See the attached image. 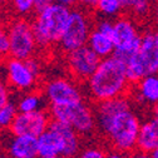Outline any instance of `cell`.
I'll return each instance as SVG.
<instances>
[{"label": "cell", "mask_w": 158, "mask_h": 158, "mask_svg": "<svg viewBox=\"0 0 158 158\" xmlns=\"http://www.w3.org/2000/svg\"><path fill=\"white\" fill-rule=\"evenodd\" d=\"M6 8L11 14V16H16V18L29 19L36 11L35 0H9Z\"/></svg>", "instance_id": "cell-21"}, {"label": "cell", "mask_w": 158, "mask_h": 158, "mask_svg": "<svg viewBox=\"0 0 158 158\" xmlns=\"http://www.w3.org/2000/svg\"><path fill=\"white\" fill-rule=\"evenodd\" d=\"M151 156H152V158H158V147L151 153Z\"/></svg>", "instance_id": "cell-35"}, {"label": "cell", "mask_w": 158, "mask_h": 158, "mask_svg": "<svg viewBox=\"0 0 158 158\" xmlns=\"http://www.w3.org/2000/svg\"><path fill=\"white\" fill-rule=\"evenodd\" d=\"M4 152L11 158H38V139L33 135L11 134L5 141Z\"/></svg>", "instance_id": "cell-15"}, {"label": "cell", "mask_w": 158, "mask_h": 158, "mask_svg": "<svg viewBox=\"0 0 158 158\" xmlns=\"http://www.w3.org/2000/svg\"><path fill=\"white\" fill-rule=\"evenodd\" d=\"M127 158H152V156L148 152H143L141 149L135 148L134 151H132V152H129L127 154Z\"/></svg>", "instance_id": "cell-27"}, {"label": "cell", "mask_w": 158, "mask_h": 158, "mask_svg": "<svg viewBox=\"0 0 158 158\" xmlns=\"http://www.w3.org/2000/svg\"><path fill=\"white\" fill-rule=\"evenodd\" d=\"M152 9H153V4L149 0H138L133 6H131L127 10V14H129L134 20H137L141 25H143L151 22Z\"/></svg>", "instance_id": "cell-22"}, {"label": "cell", "mask_w": 158, "mask_h": 158, "mask_svg": "<svg viewBox=\"0 0 158 158\" xmlns=\"http://www.w3.org/2000/svg\"><path fill=\"white\" fill-rule=\"evenodd\" d=\"M52 122L49 110L40 109L35 112H18L14 122L9 128L11 134H25L39 137Z\"/></svg>", "instance_id": "cell-13"}, {"label": "cell", "mask_w": 158, "mask_h": 158, "mask_svg": "<svg viewBox=\"0 0 158 158\" xmlns=\"http://www.w3.org/2000/svg\"><path fill=\"white\" fill-rule=\"evenodd\" d=\"M149 2H151L152 4H156V3H158V0H149Z\"/></svg>", "instance_id": "cell-39"}, {"label": "cell", "mask_w": 158, "mask_h": 158, "mask_svg": "<svg viewBox=\"0 0 158 158\" xmlns=\"http://www.w3.org/2000/svg\"><path fill=\"white\" fill-rule=\"evenodd\" d=\"M42 65L36 56L29 59H18L6 56L3 62L0 74L11 90L24 93L36 89Z\"/></svg>", "instance_id": "cell-7"}, {"label": "cell", "mask_w": 158, "mask_h": 158, "mask_svg": "<svg viewBox=\"0 0 158 158\" xmlns=\"http://www.w3.org/2000/svg\"><path fill=\"white\" fill-rule=\"evenodd\" d=\"M9 50H10V42H9L8 24L5 20L0 18V56L3 58L9 56Z\"/></svg>", "instance_id": "cell-24"}, {"label": "cell", "mask_w": 158, "mask_h": 158, "mask_svg": "<svg viewBox=\"0 0 158 158\" xmlns=\"http://www.w3.org/2000/svg\"><path fill=\"white\" fill-rule=\"evenodd\" d=\"M16 114H18V108L15 102L9 101L8 103H5L0 108V128L3 131H9Z\"/></svg>", "instance_id": "cell-23"}, {"label": "cell", "mask_w": 158, "mask_h": 158, "mask_svg": "<svg viewBox=\"0 0 158 158\" xmlns=\"http://www.w3.org/2000/svg\"><path fill=\"white\" fill-rule=\"evenodd\" d=\"M83 85L87 99L92 103L128 95L132 83L127 75L126 60L117 54L103 58Z\"/></svg>", "instance_id": "cell-2"}, {"label": "cell", "mask_w": 158, "mask_h": 158, "mask_svg": "<svg viewBox=\"0 0 158 158\" xmlns=\"http://www.w3.org/2000/svg\"><path fill=\"white\" fill-rule=\"evenodd\" d=\"M151 23H152L153 28L158 30V3L153 4V9H152V16H151Z\"/></svg>", "instance_id": "cell-28"}, {"label": "cell", "mask_w": 158, "mask_h": 158, "mask_svg": "<svg viewBox=\"0 0 158 158\" xmlns=\"http://www.w3.org/2000/svg\"><path fill=\"white\" fill-rule=\"evenodd\" d=\"M36 139L39 157L65 156L75 158L84 143V139L70 126L53 119Z\"/></svg>", "instance_id": "cell-4"}, {"label": "cell", "mask_w": 158, "mask_h": 158, "mask_svg": "<svg viewBox=\"0 0 158 158\" xmlns=\"http://www.w3.org/2000/svg\"><path fill=\"white\" fill-rule=\"evenodd\" d=\"M9 101H11V89L4 81L3 75L0 74V108Z\"/></svg>", "instance_id": "cell-25"}, {"label": "cell", "mask_w": 158, "mask_h": 158, "mask_svg": "<svg viewBox=\"0 0 158 158\" xmlns=\"http://www.w3.org/2000/svg\"><path fill=\"white\" fill-rule=\"evenodd\" d=\"M18 112H35L45 109L48 107V103L45 101V97L42 90H29L20 93L15 101Z\"/></svg>", "instance_id": "cell-18"}, {"label": "cell", "mask_w": 158, "mask_h": 158, "mask_svg": "<svg viewBox=\"0 0 158 158\" xmlns=\"http://www.w3.org/2000/svg\"><path fill=\"white\" fill-rule=\"evenodd\" d=\"M93 25L94 18H92L90 10L83 9L81 6L72 8L68 24L59 40L58 48L63 54H67L83 45H87Z\"/></svg>", "instance_id": "cell-8"}, {"label": "cell", "mask_w": 158, "mask_h": 158, "mask_svg": "<svg viewBox=\"0 0 158 158\" xmlns=\"http://www.w3.org/2000/svg\"><path fill=\"white\" fill-rule=\"evenodd\" d=\"M142 33L141 24L129 14H122L113 19L112 38L115 47L114 54L123 58L124 60L134 54L141 45Z\"/></svg>", "instance_id": "cell-11"}, {"label": "cell", "mask_w": 158, "mask_h": 158, "mask_svg": "<svg viewBox=\"0 0 158 158\" xmlns=\"http://www.w3.org/2000/svg\"><path fill=\"white\" fill-rule=\"evenodd\" d=\"M98 16H104L109 19H115L124 11V6L121 0H98L94 8Z\"/></svg>", "instance_id": "cell-20"}, {"label": "cell", "mask_w": 158, "mask_h": 158, "mask_svg": "<svg viewBox=\"0 0 158 158\" xmlns=\"http://www.w3.org/2000/svg\"><path fill=\"white\" fill-rule=\"evenodd\" d=\"M10 50L9 56L18 59H29L36 55L39 45L35 38V33L31 25V20L27 18L13 16L6 22Z\"/></svg>", "instance_id": "cell-9"}, {"label": "cell", "mask_w": 158, "mask_h": 158, "mask_svg": "<svg viewBox=\"0 0 158 158\" xmlns=\"http://www.w3.org/2000/svg\"><path fill=\"white\" fill-rule=\"evenodd\" d=\"M158 147V122L151 115L142 121L137 138V149L152 153Z\"/></svg>", "instance_id": "cell-16"}, {"label": "cell", "mask_w": 158, "mask_h": 158, "mask_svg": "<svg viewBox=\"0 0 158 158\" xmlns=\"http://www.w3.org/2000/svg\"><path fill=\"white\" fill-rule=\"evenodd\" d=\"M42 92L45 97L48 107L73 104L87 99L84 85L77 82L70 75H58L48 79L42 85Z\"/></svg>", "instance_id": "cell-10"}, {"label": "cell", "mask_w": 158, "mask_h": 158, "mask_svg": "<svg viewBox=\"0 0 158 158\" xmlns=\"http://www.w3.org/2000/svg\"><path fill=\"white\" fill-rule=\"evenodd\" d=\"M151 115L154 118V119L158 122V104L157 106H154L152 109H151Z\"/></svg>", "instance_id": "cell-33"}, {"label": "cell", "mask_w": 158, "mask_h": 158, "mask_svg": "<svg viewBox=\"0 0 158 158\" xmlns=\"http://www.w3.org/2000/svg\"><path fill=\"white\" fill-rule=\"evenodd\" d=\"M70 10L72 8L54 2L53 4L34 13L31 16V25L39 48L50 49L58 47L68 24Z\"/></svg>", "instance_id": "cell-3"}, {"label": "cell", "mask_w": 158, "mask_h": 158, "mask_svg": "<svg viewBox=\"0 0 158 158\" xmlns=\"http://www.w3.org/2000/svg\"><path fill=\"white\" fill-rule=\"evenodd\" d=\"M3 132H4V131H3L2 128H0V135H2V133H3Z\"/></svg>", "instance_id": "cell-40"}, {"label": "cell", "mask_w": 158, "mask_h": 158, "mask_svg": "<svg viewBox=\"0 0 158 158\" xmlns=\"http://www.w3.org/2000/svg\"><path fill=\"white\" fill-rule=\"evenodd\" d=\"M107 158H127V154H124L122 152H118V151H114V149H110Z\"/></svg>", "instance_id": "cell-31"}, {"label": "cell", "mask_w": 158, "mask_h": 158, "mask_svg": "<svg viewBox=\"0 0 158 158\" xmlns=\"http://www.w3.org/2000/svg\"><path fill=\"white\" fill-rule=\"evenodd\" d=\"M128 97L139 109L153 108L158 104V73L149 74L133 83Z\"/></svg>", "instance_id": "cell-14"}, {"label": "cell", "mask_w": 158, "mask_h": 158, "mask_svg": "<svg viewBox=\"0 0 158 158\" xmlns=\"http://www.w3.org/2000/svg\"><path fill=\"white\" fill-rule=\"evenodd\" d=\"M97 135L110 148L128 154L137 148L142 123L138 108L128 95L93 103Z\"/></svg>", "instance_id": "cell-1"}, {"label": "cell", "mask_w": 158, "mask_h": 158, "mask_svg": "<svg viewBox=\"0 0 158 158\" xmlns=\"http://www.w3.org/2000/svg\"><path fill=\"white\" fill-rule=\"evenodd\" d=\"M122 2V4H123V6H124V10H128L131 6H133L138 0H121Z\"/></svg>", "instance_id": "cell-32"}, {"label": "cell", "mask_w": 158, "mask_h": 158, "mask_svg": "<svg viewBox=\"0 0 158 158\" xmlns=\"http://www.w3.org/2000/svg\"><path fill=\"white\" fill-rule=\"evenodd\" d=\"M0 158H11V157L4 152V153H0Z\"/></svg>", "instance_id": "cell-37"}, {"label": "cell", "mask_w": 158, "mask_h": 158, "mask_svg": "<svg viewBox=\"0 0 158 158\" xmlns=\"http://www.w3.org/2000/svg\"><path fill=\"white\" fill-rule=\"evenodd\" d=\"M8 3H9V0H0V9H2V8H6L8 6Z\"/></svg>", "instance_id": "cell-34"}, {"label": "cell", "mask_w": 158, "mask_h": 158, "mask_svg": "<svg viewBox=\"0 0 158 158\" xmlns=\"http://www.w3.org/2000/svg\"><path fill=\"white\" fill-rule=\"evenodd\" d=\"M38 158H68L65 156H52V157H38Z\"/></svg>", "instance_id": "cell-36"}, {"label": "cell", "mask_w": 158, "mask_h": 158, "mask_svg": "<svg viewBox=\"0 0 158 158\" xmlns=\"http://www.w3.org/2000/svg\"><path fill=\"white\" fill-rule=\"evenodd\" d=\"M56 3L62 4V5H65L68 8H75L78 6V0H55Z\"/></svg>", "instance_id": "cell-30"}, {"label": "cell", "mask_w": 158, "mask_h": 158, "mask_svg": "<svg viewBox=\"0 0 158 158\" xmlns=\"http://www.w3.org/2000/svg\"><path fill=\"white\" fill-rule=\"evenodd\" d=\"M48 110L53 121L70 126L83 139H92L97 135L95 113L90 101L84 99L73 104L50 106Z\"/></svg>", "instance_id": "cell-5"}, {"label": "cell", "mask_w": 158, "mask_h": 158, "mask_svg": "<svg viewBox=\"0 0 158 158\" xmlns=\"http://www.w3.org/2000/svg\"><path fill=\"white\" fill-rule=\"evenodd\" d=\"M4 59H5V58L0 56V69H2V65H3V62H4Z\"/></svg>", "instance_id": "cell-38"}, {"label": "cell", "mask_w": 158, "mask_h": 158, "mask_svg": "<svg viewBox=\"0 0 158 158\" xmlns=\"http://www.w3.org/2000/svg\"><path fill=\"white\" fill-rule=\"evenodd\" d=\"M97 3H98V0H78V6L92 11V10H94Z\"/></svg>", "instance_id": "cell-26"}, {"label": "cell", "mask_w": 158, "mask_h": 158, "mask_svg": "<svg viewBox=\"0 0 158 158\" xmlns=\"http://www.w3.org/2000/svg\"><path fill=\"white\" fill-rule=\"evenodd\" d=\"M87 45L101 59L108 58V56L113 55L115 52V47H114V42H113L112 35L98 30L94 27H93L90 35L88 38Z\"/></svg>", "instance_id": "cell-17"}, {"label": "cell", "mask_w": 158, "mask_h": 158, "mask_svg": "<svg viewBox=\"0 0 158 158\" xmlns=\"http://www.w3.org/2000/svg\"><path fill=\"white\" fill-rule=\"evenodd\" d=\"M102 59L88 45H83L65 54L67 69L69 75L77 82L84 84L94 73Z\"/></svg>", "instance_id": "cell-12"}, {"label": "cell", "mask_w": 158, "mask_h": 158, "mask_svg": "<svg viewBox=\"0 0 158 158\" xmlns=\"http://www.w3.org/2000/svg\"><path fill=\"white\" fill-rule=\"evenodd\" d=\"M110 148L99 141H94L93 138L88 142L83 143L81 151L75 158H107Z\"/></svg>", "instance_id": "cell-19"}, {"label": "cell", "mask_w": 158, "mask_h": 158, "mask_svg": "<svg viewBox=\"0 0 158 158\" xmlns=\"http://www.w3.org/2000/svg\"><path fill=\"white\" fill-rule=\"evenodd\" d=\"M127 75L131 83L149 74L158 73V30L154 28L144 29L142 42L138 50L126 59Z\"/></svg>", "instance_id": "cell-6"}, {"label": "cell", "mask_w": 158, "mask_h": 158, "mask_svg": "<svg viewBox=\"0 0 158 158\" xmlns=\"http://www.w3.org/2000/svg\"><path fill=\"white\" fill-rule=\"evenodd\" d=\"M55 0H35V9L36 10H40L50 4H53Z\"/></svg>", "instance_id": "cell-29"}]
</instances>
